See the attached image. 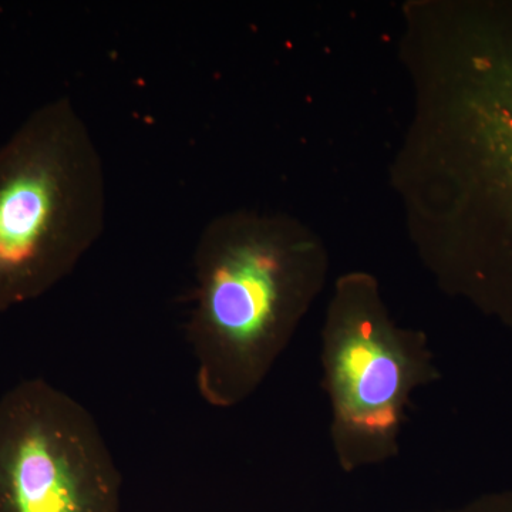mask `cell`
<instances>
[{
  "instance_id": "obj_1",
  "label": "cell",
  "mask_w": 512,
  "mask_h": 512,
  "mask_svg": "<svg viewBox=\"0 0 512 512\" xmlns=\"http://www.w3.org/2000/svg\"><path fill=\"white\" fill-rule=\"evenodd\" d=\"M322 249L276 218L231 214L202 232L187 339L198 393L234 409L261 387L325 279Z\"/></svg>"
},
{
  "instance_id": "obj_2",
  "label": "cell",
  "mask_w": 512,
  "mask_h": 512,
  "mask_svg": "<svg viewBox=\"0 0 512 512\" xmlns=\"http://www.w3.org/2000/svg\"><path fill=\"white\" fill-rule=\"evenodd\" d=\"M104 210L103 163L72 101L33 111L0 146V313L70 275L100 238Z\"/></svg>"
},
{
  "instance_id": "obj_3",
  "label": "cell",
  "mask_w": 512,
  "mask_h": 512,
  "mask_svg": "<svg viewBox=\"0 0 512 512\" xmlns=\"http://www.w3.org/2000/svg\"><path fill=\"white\" fill-rule=\"evenodd\" d=\"M329 439L340 470L356 473L400 454L413 394L439 382L429 339L402 328L380 298L375 279H340L320 335Z\"/></svg>"
},
{
  "instance_id": "obj_4",
  "label": "cell",
  "mask_w": 512,
  "mask_h": 512,
  "mask_svg": "<svg viewBox=\"0 0 512 512\" xmlns=\"http://www.w3.org/2000/svg\"><path fill=\"white\" fill-rule=\"evenodd\" d=\"M460 62L466 222L446 272L512 333V3L481 23Z\"/></svg>"
},
{
  "instance_id": "obj_5",
  "label": "cell",
  "mask_w": 512,
  "mask_h": 512,
  "mask_svg": "<svg viewBox=\"0 0 512 512\" xmlns=\"http://www.w3.org/2000/svg\"><path fill=\"white\" fill-rule=\"evenodd\" d=\"M0 512H121V476L89 410L43 379L0 397Z\"/></svg>"
},
{
  "instance_id": "obj_6",
  "label": "cell",
  "mask_w": 512,
  "mask_h": 512,
  "mask_svg": "<svg viewBox=\"0 0 512 512\" xmlns=\"http://www.w3.org/2000/svg\"><path fill=\"white\" fill-rule=\"evenodd\" d=\"M419 512H512V490L481 494L467 503L446 510Z\"/></svg>"
}]
</instances>
